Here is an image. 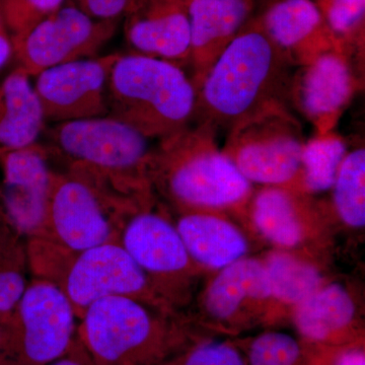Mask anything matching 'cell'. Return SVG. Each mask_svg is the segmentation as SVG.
<instances>
[{
    "label": "cell",
    "mask_w": 365,
    "mask_h": 365,
    "mask_svg": "<svg viewBox=\"0 0 365 365\" xmlns=\"http://www.w3.org/2000/svg\"><path fill=\"white\" fill-rule=\"evenodd\" d=\"M119 242L150 280L179 275L190 256L177 227L150 211L132 212L120 232Z\"/></svg>",
    "instance_id": "9a60e30c"
},
{
    "label": "cell",
    "mask_w": 365,
    "mask_h": 365,
    "mask_svg": "<svg viewBox=\"0 0 365 365\" xmlns=\"http://www.w3.org/2000/svg\"><path fill=\"white\" fill-rule=\"evenodd\" d=\"M304 146L302 125L275 101L234 125L223 153L249 182L277 186L297 176Z\"/></svg>",
    "instance_id": "52a82bcc"
},
{
    "label": "cell",
    "mask_w": 365,
    "mask_h": 365,
    "mask_svg": "<svg viewBox=\"0 0 365 365\" xmlns=\"http://www.w3.org/2000/svg\"><path fill=\"white\" fill-rule=\"evenodd\" d=\"M119 53L67 62L36 76L34 86L47 124L109 115L108 85Z\"/></svg>",
    "instance_id": "8fae6325"
},
{
    "label": "cell",
    "mask_w": 365,
    "mask_h": 365,
    "mask_svg": "<svg viewBox=\"0 0 365 365\" xmlns=\"http://www.w3.org/2000/svg\"><path fill=\"white\" fill-rule=\"evenodd\" d=\"M321 11L330 30L345 35L364 23L365 0H325V7Z\"/></svg>",
    "instance_id": "f546056e"
},
{
    "label": "cell",
    "mask_w": 365,
    "mask_h": 365,
    "mask_svg": "<svg viewBox=\"0 0 365 365\" xmlns=\"http://www.w3.org/2000/svg\"><path fill=\"white\" fill-rule=\"evenodd\" d=\"M125 18V37L132 52L175 64L190 59L187 0H136Z\"/></svg>",
    "instance_id": "4fadbf2b"
},
{
    "label": "cell",
    "mask_w": 365,
    "mask_h": 365,
    "mask_svg": "<svg viewBox=\"0 0 365 365\" xmlns=\"http://www.w3.org/2000/svg\"><path fill=\"white\" fill-rule=\"evenodd\" d=\"M365 151L347 153L334 182V203L343 222L353 227L365 225Z\"/></svg>",
    "instance_id": "d4e9b609"
},
{
    "label": "cell",
    "mask_w": 365,
    "mask_h": 365,
    "mask_svg": "<svg viewBox=\"0 0 365 365\" xmlns=\"http://www.w3.org/2000/svg\"><path fill=\"white\" fill-rule=\"evenodd\" d=\"M26 240L11 225L0 228V325L13 314L26 287Z\"/></svg>",
    "instance_id": "603a6c76"
},
{
    "label": "cell",
    "mask_w": 365,
    "mask_h": 365,
    "mask_svg": "<svg viewBox=\"0 0 365 365\" xmlns=\"http://www.w3.org/2000/svg\"><path fill=\"white\" fill-rule=\"evenodd\" d=\"M9 225L7 222L6 216L4 215V208H2L1 199H0V228L4 227V225Z\"/></svg>",
    "instance_id": "e575fe53"
},
{
    "label": "cell",
    "mask_w": 365,
    "mask_h": 365,
    "mask_svg": "<svg viewBox=\"0 0 365 365\" xmlns=\"http://www.w3.org/2000/svg\"><path fill=\"white\" fill-rule=\"evenodd\" d=\"M215 128L202 123L160 140L153 153L151 177L173 200L188 207L222 208L242 202L252 182L215 141Z\"/></svg>",
    "instance_id": "277c9868"
},
{
    "label": "cell",
    "mask_w": 365,
    "mask_h": 365,
    "mask_svg": "<svg viewBox=\"0 0 365 365\" xmlns=\"http://www.w3.org/2000/svg\"><path fill=\"white\" fill-rule=\"evenodd\" d=\"M284 52L259 21L247 24L197 86L203 123L232 128L276 98L282 85ZM196 106V110H197Z\"/></svg>",
    "instance_id": "7a4b0ae2"
},
{
    "label": "cell",
    "mask_w": 365,
    "mask_h": 365,
    "mask_svg": "<svg viewBox=\"0 0 365 365\" xmlns=\"http://www.w3.org/2000/svg\"><path fill=\"white\" fill-rule=\"evenodd\" d=\"M0 199L7 222L23 239L44 237L55 175L47 146L38 143L0 150Z\"/></svg>",
    "instance_id": "7c38bea8"
},
{
    "label": "cell",
    "mask_w": 365,
    "mask_h": 365,
    "mask_svg": "<svg viewBox=\"0 0 365 365\" xmlns=\"http://www.w3.org/2000/svg\"><path fill=\"white\" fill-rule=\"evenodd\" d=\"M130 215L131 211L83 178L55 172L43 237L79 253L119 242L123 223Z\"/></svg>",
    "instance_id": "ba28073f"
},
{
    "label": "cell",
    "mask_w": 365,
    "mask_h": 365,
    "mask_svg": "<svg viewBox=\"0 0 365 365\" xmlns=\"http://www.w3.org/2000/svg\"><path fill=\"white\" fill-rule=\"evenodd\" d=\"M118 21L91 18L71 0L20 37L11 39L19 66L31 78L51 67L98 56L115 35Z\"/></svg>",
    "instance_id": "9c48e42d"
},
{
    "label": "cell",
    "mask_w": 365,
    "mask_h": 365,
    "mask_svg": "<svg viewBox=\"0 0 365 365\" xmlns=\"http://www.w3.org/2000/svg\"><path fill=\"white\" fill-rule=\"evenodd\" d=\"M96 20L119 21L128 13L136 0H71Z\"/></svg>",
    "instance_id": "4dcf8cb0"
},
{
    "label": "cell",
    "mask_w": 365,
    "mask_h": 365,
    "mask_svg": "<svg viewBox=\"0 0 365 365\" xmlns=\"http://www.w3.org/2000/svg\"><path fill=\"white\" fill-rule=\"evenodd\" d=\"M78 317L61 288L33 278L0 333V365H49L76 342Z\"/></svg>",
    "instance_id": "8992f818"
},
{
    "label": "cell",
    "mask_w": 365,
    "mask_h": 365,
    "mask_svg": "<svg viewBox=\"0 0 365 365\" xmlns=\"http://www.w3.org/2000/svg\"><path fill=\"white\" fill-rule=\"evenodd\" d=\"M78 339L93 365H158L174 354L176 340L141 300H98L78 319Z\"/></svg>",
    "instance_id": "5b68a950"
},
{
    "label": "cell",
    "mask_w": 365,
    "mask_h": 365,
    "mask_svg": "<svg viewBox=\"0 0 365 365\" xmlns=\"http://www.w3.org/2000/svg\"><path fill=\"white\" fill-rule=\"evenodd\" d=\"M265 268L272 297L288 304H299L322 287L318 270L290 255H270Z\"/></svg>",
    "instance_id": "cb8c5ba5"
},
{
    "label": "cell",
    "mask_w": 365,
    "mask_h": 365,
    "mask_svg": "<svg viewBox=\"0 0 365 365\" xmlns=\"http://www.w3.org/2000/svg\"><path fill=\"white\" fill-rule=\"evenodd\" d=\"M302 348L287 334L268 332L252 341L247 365H302Z\"/></svg>",
    "instance_id": "4316f807"
},
{
    "label": "cell",
    "mask_w": 365,
    "mask_h": 365,
    "mask_svg": "<svg viewBox=\"0 0 365 365\" xmlns=\"http://www.w3.org/2000/svg\"><path fill=\"white\" fill-rule=\"evenodd\" d=\"M253 220L261 234L274 244L288 248L302 241V230L294 202L284 190H262L254 200Z\"/></svg>",
    "instance_id": "7402d4cb"
},
{
    "label": "cell",
    "mask_w": 365,
    "mask_h": 365,
    "mask_svg": "<svg viewBox=\"0 0 365 365\" xmlns=\"http://www.w3.org/2000/svg\"><path fill=\"white\" fill-rule=\"evenodd\" d=\"M50 153L67 163L66 172L90 182L124 207L135 209L153 170L150 138L109 116L48 125Z\"/></svg>",
    "instance_id": "6da1fadb"
},
{
    "label": "cell",
    "mask_w": 365,
    "mask_h": 365,
    "mask_svg": "<svg viewBox=\"0 0 365 365\" xmlns=\"http://www.w3.org/2000/svg\"><path fill=\"white\" fill-rule=\"evenodd\" d=\"M354 314V304L345 288L331 284L297 304L295 326L307 340L329 343L344 332Z\"/></svg>",
    "instance_id": "ffe728a7"
},
{
    "label": "cell",
    "mask_w": 365,
    "mask_h": 365,
    "mask_svg": "<svg viewBox=\"0 0 365 365\" xmlns=\"http://www.w3.org/2000/svg\"><path fill=\"white\" fill-rule=\"evenodd\" d=\"M49 365H93V364L79 343L78 335H76V342L71 346L69 351Z\"/></svg>",
    "instance_id": "d6a6232c"
},
{
    "label": "cell",
    "mask_w": 365,
    "mask_h": 365,
    "mask_svg": "<svg viewBox=\"0 0 365 365\" xmlns=\"http://www.w3.org/2000/svg\"><path fill=\"white\" fill-rule=\"evenodd\" d=\"M66 2V0H1L11 40L20 37Z\"/></svg>",
    "instance_id": "83f0119b"
},
{
    "label": "cell",
    "mask_w": 365,
    "mask_h": 365,
    "mask_svg": "<svg viewBox=\"0 0 365 365\" xmlns=\"http://www.w3.org/2000/svg\"><path fill=\"white\" fill-rule=\"evenodd\" d=\"M353 81L345 60L335 52H322L300 74L297 98L312 121H330L351 97Z\"/></svg>",
    "instance_id": "e0dca14e"
},
{
    "label": "cell",
    "mask_w": 365,
    "mask_h": 365,
    "mask_svg": "<svg viewBox=\"0 0 365 365\" xmlns=\"http://www.w3.org/2000/svg\"><path fill=\"white\" fill-rule=\"evenodd\" d=\"M109 116L160 140L188 127L197 91L184 71L167 60L119 54L108 85Z\"/></svg>",
    "instance_id": "3957f363"
},
{
    "label": "cell",
    "mask_w": 365,
    "mask_h": 365,
    "mask_svg": "<svg viewBox=\"0 0 365 365\" xmlns=\"http://www.w3.org/2000/svg\"><path fill=\"white\" fill-rule=\"evenodd\" d=\"M346 153V145L337 137L319 136L304 143L300 169L309 191L332 189Z\"/></svg>",
    "instance_id": "484cf974"
},
{
    "label": "cell",
    "mask_w": 365,
    "mask_h": 365,
    "mask_svg": "<svg viewBox=\"0 0 365 365\" xmlns=\"http://www.w3.org/2000/svg\"><path fill=\"white\" fill-rule=\"evenodd\" d=\"M262 28L274 44L285 50H297L321 30L324 16L314 0H276L266 9Z\"/></svg>",
    "instance_id": "44dd1931"
},
{
    "label": "cell",
    "mask_w": 365,
    "mask_h": 365,
    "mask_svg": "<svg viewBox=\"0 0 365 365\" xmlns=\"http://www.w3.org/2000/svg\"><path fill=\"white\" fill-rule=\"evenodd\" d=\"M176 227L190 258L209 268L227 267L248 252L244 235L216 216L188 213L180 218Z\"/></svg>",
    "instance_id": "ac0fdd59"
},
{
    "label": "cell",
    "mask_w": 365,
    "mask_h": 365,
    "mask_svg": "<svg viewBox=\"0 0 365 365\" xmlns=\"http://www.w3.org/2000/svg\"><path fill=\"white\" fill-rule=\"evenodd\" d=\"M32 79L18 66L0 81V150L38 143L47 128Z\"/></svg>",
    "instance_id": "2e32d148"
},
{
    "label": "cell",
    "mask_w": 365,
    "mask_h": 365,
    "mask_svg": "<svg viewBox=\"0 0 365 365\" xmlns=\"http://www.w3.org/2000/svg\"><path fill=\"white\" fill-rule=\"evenodd\" d=\"M158 365H247L239 350L230 343L207 341L186 352L170 355Z\"/></svg>",
    "instance_id": "f1b7e54d"
},
{
    "label": "cell",
    "mask_w": 365,
    "mask_h": 365,
    "mask_svg": "<svg viewBox=\"0 0 365 365\" xmlns=\"http://www.w3.org/2000/svg\"><path fill=\"white\" fill-rule=\"evenodd\" d=\"M13 56V43H11V36L7 30L1 0H0V69L4 68Z\"/></svg>",
    "instance_id": "1f68e13d"
},
{
    "label": "cell",
    "mask_w": 365,
    "mask_h": 365,
    "mask_svg": "<svg viewBox=\"0 0 365 365\" xmlns=\"http://www.w3.org/2000/svg\"><path fill=\"white\" fill-rule=\"evenodd\" d=\"M59 288L78 319L91 304L106 297H131L144 302L153 299L155 292L145 274L119 242L74 254Z\"/></svg>",
    "instance_id": "30bf717a"
},
{
    "label": "cell",
    "mask_w": 365,
    "mask_h": 365,
    "mask_svg": "<svg viewBox=\"0 0 365 365\" xmlns=\"http://www.w3.org/2000/svg\"><path fill=\"white\" fill-rule=\"evenodd\" d=\"M256 0H187L194 86L250 21Z\"/></svg>",
    "instance_id": "5bb4252c"
},
{
    "label": "cell",
    "mask_w": 365,
    "mask_h": 365,
    "mask_svg": "<svg viewBox=\"0 0 365 365\" xmlns=\"http://www.w3.org/2000/svg\"><path fill=\"white\" fill-rule=\"evenodd\" d=\"M0 333H1V325H0Z\"/></svg>",
    "instance_id": "d590c367"
},
{
    "label": "cell",
    "mask_w": 365,
    "mask_h": 365,
    "mask_svg": "<svg viewBox=\"0 0 365 365\" xmlns=\"http://www.w3.org/2000/svg\"><path fill=\"white\" fill-rule=\"evenodd\" d=\"M331 365H365L364 350L359 347H347L334 355Z\"/></svg>",
    "instance_id": "836d02e7"
},
{
    "label": "cell",
    "mask_w": 365,
    "mask_h": 365,
    "mask_svg": "<svg viewBox=\"0 0 365 365\" xmlns=\"http://www.w3.org/2000/svg\"><path fill=\"white\" fill-rule=\"evenodd\" d=\"M272 297L265 265L255 259H240L222 268L206 294L207 312L213 318H232L247 300Z\"/></svg>",
    "instance_id": "d6986e66"
}]
</instances>
